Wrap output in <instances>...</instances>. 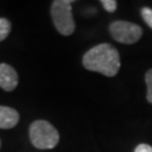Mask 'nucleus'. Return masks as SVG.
I'll return each mask as SVG.
<instances>
[{
    "mask_svg": "<svg viewBox=\"0 0 152 152\" xmlns=\"http://www.w3.org/2000/svg\"><path fill=\"white\" fill-rule=\"evenodd\" d=\"M82 64L89 71L115 77L121 68L120 53L109 43H102L88 50L82 58Z\"/></svg>",
    "mask_w": 152,
    "mask_h": 152,
    "instance_id": "nucleus-1",
    "label": "nucleus"
},
{
    "mask_svg": "<svg viewBox=\"0 0 152 152\" xmlns=\"http://www.w3.org/2000/svg\"><path fill=\"white\" fill-rule=\"evenodd\" d=\"M134 152H152V147L147 143H141L134 149Z\"/></svg>",
    "mask_w": 152,
    "mask_h": 152,
    "instance_id": "nucleus-11",
    "label": "nucleus"
},
{
    "mask_svg": "<svg viewBox=\"0 0 152 152\" xmlns=\"http://www.w3.org/2000/svg\"><path fill=\"white\" fill-rule=\"evenodd\" d=\"M141 16L142 19L145 22L149 27L152 29V9L149 7H143L141 9Z\"/></svg>",
    "mask_w": 152,
    "mask_h": 152,
    "instance_id": "nucleus-9",
    "label": "nucleus"
},
{
    "mask_svg": "<svg viewBox=\"0 0 152 152\" xmlns=\"http://www.w3.org/2000/svg\"><path fill=\"white\" fill-rule=\"evenodd\" d=\"M145 85H147V99L150 104H152V69L147 71L144 76Z\"/></svg>",
    "mask_w": 152,
    "mask_h": 152,
    "instance_id": "nucleus-8",
    "label": "nucleus"
},
{
    "mask_svg": "<svg viewBox=\"0 0 152 152\" xmlns=\"http://www.w3.org/2000/svg\"><path fill=\"white\" fill-rule=\"evenodd\" d=\"M0 148H1V140H0Z\"/></svg>",
    "mask_w": 152,
    "mask_h": 152,
    "instance_id": "nucleus-12",
    "label": "nucleus"
},
{
    "mask_svg": "<svg viewBox=\"0 0 152 152\" xmlns=\"http://www.w3.org/2000/svg\"><path fill=\"white\" fill-rule=\"evenodd\" d=\"M29 139L32 144L41 150H50L58 145L60 135L53 125L48 121L38 120L29 126Z\"/></svg>",
    "mask_w": 152,
    "mask_h": 152,
    "instance_id": "nucleus-2",
    "label": "nucleus"
},
{
    "mask_svg": "<svg viewBox=\"0 0 152 152\" xmlns=\"http://www.w3.org/2000/svg\"><path fill=\"white\" fill-rule=\"evenodd\" d=\"M71 4L72 1L70 0H55L51 6V16L53 24L58 32L64 36L73 34L76 29Z\"/></svg>",
    "mask_w": 152,
    "mask_h": 152,
    "instance_id": "nucleus-3",
    "label": "nucleus"
},
{
    "mask_svg": "<svg viewBox=\"0 0 152 152\" xmlns=\"http://www.w3.org/2000/svg\"><path fill=\"white\" fill-rule=\"evenodd\" d=\"M100 4L103 5L104 9L108 12H114L117 9V1L115 0H102Z\"/></svg>",
    "mask_w": 152,
    "mask_h": 152,
    "instance_id": "nucleus-10",
    "label": "nucleus"
},
{
    "mask_svg": "<svg viewBox=\"0 0 152 152\" xmlns=\"http://www.w3.org/2000/svg\"><path fill=\"white\" fill-rule=\"evenodd\" d=\"M11 31V24L7 18H0V42L8 37Z\"/></svg>",
    "mask_w": 152,
    "mask_h": 152,
    "instance_id": "nucleus-7",
    "label": "nucleus"
},
{
    "mask_svg": "<svg viewBox=\"0 0 152 152\" xmlns=\"http://www.w3.org/2000/svg\"><path fill=\"white\" fill-rule=\"evenodd\" d=\"M18 85L16 70L7 63H0V88L5 91H12Z\"/></svg>",
    "mask_w": 152,
    "mask_h": 152,
    "instance_id": "nucleus-5",
    "label": "nucleus"
},
{
    "mask_svg": "<svg viewBox=\"0 0 152 152\" xmlns=\"http://www.w3.org/2000/svg\"><path fill=\"white\" fill-rule=\"evenodd\" d=\"M19 122V114L16 109L8 106H0V129L9 130Z\"/></svg>",
    "mask_w": 152,
    "mask_h": 152,
    "instance_id": "nucleus-6",
    "label": "nucleus"
},
{
    "mask_svg": "<svg viewBox=\"0 0 152 152\" xmlns=\"http://www.w3.org/2000/svg\"><path fill=\"white\" fill-rule=\"evenodd\" d=\"M109 33L116 42L122 44H134L140 41L143 29L140 25L125 20H116L109 25Z\"/></svg>",
    "mask_w": 152,
    "mask_h": 152,
    "instance_id": "nucleus-4",
    "label": "nucleus"
}]
</instances>
